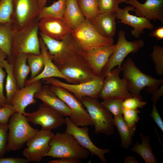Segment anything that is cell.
<instances>
[{"instance_id":"obj_25","label":"cell","mask_w":163,"mask_h":163,"mask_svg":"<svg viewBox=\"0 0 163 163\" xmlns=\"http://www.w3.org/2000/svg\"><path fill=\"white\" fill-rule=\"evenodd\" d=\"M7 60L12 65L13 74L18 89L23 87L30 72L27 62V54L21 53L11 56L8 57Z\"/></svg>"},{"instance_id":"obj_1","label":"cell","mask_w":163,"mask_h":163,"mask_svg":"<svg viewBox=\"0 0 163 163\" xmlns=\"http://www.w3.org/2000/svg\"><path fill=\"white\" fill-rule=\"evenodd\" d=\"M40 34L46 46L49 56L58 67L72 64L90 68L86 58L85 52L71 34L61 40L54 39L40 33Z\"/></svg>"},{"instance_id":"obj_51","label":"cell","mask_w":163,"mask_h":163,"mask_svg":"<svg viewBox=\"0 0 163 163\" xmlns=\"http://www.w3.org/2000/svg\"><path fill=\"white\" fill-rule=\"evenodd\" d=\"M118 3L120 4L121 3L126 2L128 0H117Z\"/></svg>"},{"instance_id":"obj_5","label":"cell","mask_w":163,"mask_h":163,"mask_svg":"<svg viewBox=\"0 0 163 163\" xmlns=\"http://www.w3.org/2000/svg\"><path fill=\"white\" fill-rule=\"evenodd\" d=\"M25 116L16 112L11 116L8 123L7 152L19 150L39 131L29 124Z\"/></svg>"},{"instance_id":"obj_43","label":"cell","mask_w":163,"mask_h":163,"mask_svg":"<svg viewBox=\"0 0 163 163\" xmlns=\"http://www.w3.org/2000/svg\"><path fill=\"white\" fill-rule=\"evenodd\" d=\"M156 104L153 103L152 111L150 115L157 125L163 132V122L159 113Z\"/></svg>"},{"instance_id":"obj_24","label":"cell","mask_w":163,"mask_h":163,"mask_svg":"<svg viewBox=\"0 0 163 163\" xmlns=\"http://www.w3.org/2000/svg\"><path fill=\"white\" fill-rule=\"evenodd\" d=\"M58 68L65 75L72 81L74 84L88 82L98 76L93 73L90 68L80 65L69 64Z\"/></svg>"},{"instance_id":"obj_12","label":"cell","mask_w":163,"mask_h":163,"mask_svg":"<svg viewBox=\"0 0 163 163\" xmlns=\"http://www.w3.org/2000/svg\"><path fill=\"white\" fill-rule=\"evenodd\" d=\"M121 72V69L117 67L113 69L105 76L100 98L103 100L116 98L124 100L132 96L128 90L125 81L120 77Z\"/></svg>"},{"instance_id":"obj_13","label":"cell","mask_w":163,"mask_h":163,"mask_svg":"<svg viewBox=\"0 0 163 163\" xmlns=\"http://www.w3.org/2000/svg\"><path fill=\"white\" fill-rule=\"evenodd\" d=\"M28 122L39 125L42 129L51 131L66 124V118L43 103L38 109L24 115Z\"/></svg>"},{"instance_id":"obj_35","label":"cell","mask_w":163,"mask_h":163,"mask_svg":"<svg viewBox=\"0 0 163 163\" xmlns=\"http://www.w3.org/2000/svg\"><path fill=\"white\" fill-rule=\"evenodd\" d=\"M123 101L119 99L109 98L103 100L100 104L114 117L122 115Z\"/></svg>"},{"instance_id":"obj_36","label":"cell","mask_w":163,"mask_h":163,"mask_svg":"<svg viewBox=\"0 0 163 163\" xmlns=\"http://www.w3.org/2000/svg\"><path fill=\"white\" fill-rule=\"evenodd\" d=\"M13 0H0V24L11 23Z\"/></svg>"},{"instance_id":"obj_18","label":"cell","mask_w":163,"mask_h":163,"mask_svg":"<svg viewBox=\"0 0 163 163\" xmlns=\"http://www.w3.org/2000/svg\"><path fill=\"white\" fill-rule=\"evenodd\" d=\"M115 45L113 44L97 47L85 52L86 60L93 73L101 76L102 69L113 52Z\"/></svg>"},{"instance_id":"obj_45","label":"cell","mask_w":163,"mask_h":163,"mask_svg":"<svg viewBox=\"0 0 163 163\" xmlns=\"http://www.w3.org/2000/svg\"><path fill=\"white\" fill-rule=\"evenodd\" d=\"M81 160L70 158H62L50 161L48 163H80Z\"/></svg>"},{"instance_id":"obj_23","label":"cell","mask_w":163,"mask_h":163,"mask_svg":"<svg viewBox=\"0 0 163 163\" xmlns=\"http://www.w3.org/2000/svg\"><path fill=\"white\" fill-rule=\"evenodd\" d=\"M116 13H100L89 21L102 35L113 39L116 31Z\"/></svg>"},{"instance_id":"obj_11","label":"cell","mask_w":163,"mask_h":163,"mask_svg":"<svg viewBox=\"0 0 163 163\" xmlns=\"http://www.w3.org/2000/svg\"><path fill=\"white\" fill-rule=\"evenodd\" d=\"M11 23L15 30H20L38 18L41 9L37 0H13Z\"/></svg>"},{"instance_id":"obj_31","label":"cell","mask_w":163,"mask_h":163,"mask_svg":"<svg viewBox=\"0 0 163 163\" xmlns=\"http://www.w3.org/2000/svg\"><path fill=\"white\" fill-rule=\"evenodd\" d=\"M3 67L5 69L6 73L5 89L7 104H10L11 101L18 88L13 74L12 64L6 60L3 63Z\"/></svg>"},{"instance_id":"obj_6","label":"cell","mask_w":163,"mask_h":163,"mask_svg":"<svg viewBox=\"0 0 163 163\" xmlns=\"http://www.w3.org/2000/svg\"><path fill=\"white\" fill-rule=\"evenodd\" d=\"M81 102L90 117L95 133L108 136L112 135L115 126L112 114L101 105L97 99L85 97Z\"/></svg>"},{"instance_id":"obj_27","label":"cell","mask_w":163,"mask_h":163,"mask_svg":"<svg viewBox=\"0 0 163 163\" xmlns=\"http://www.w3.org/2000/svg\"><path fill=\"white\" fill-rule=\"evenodd\" d=\"M115 126L118 129L121 140V146L128 149L132 144V138L136 129V126H129L124 120L122 115L114 116Z\"/></svg>"},{"instance_id":"obj_9","label":"cell","mask_w":163,"mask_h":163,"mask_svg":"<svg viewBox=\"0 0 163 163\" xmlns=\"http://www.w3.org/2000/svg\"><path fill=\"white\" fill-rule=\"evenodd\" d=\"M144 45L142 40L128 41L126 38L125 32L120 30L118 33V40L115 45L114 50L102 69L101 76L104 77L116 66L121 69V64L125 58L130 53L137 52Z\"/></svg>"},{"instance_id":"obj_8","label":"cell","mask_w":163,"mask_h":163,"mask_svg":"<svg viewBox=\"0 0 163 163\" xmlns=\"http://www.w3.org/2000/svg\"><path fill=\"white\" fill-rule=\"evenodd\" d=\"M104 77L97 76L85 82L71 84L62 82L54 78L42 80L44 83L63 88L73 94L80 101L85 97L97 99L99 97Z\"/></svg>"},{"instance_id":"obj_19","label":"cell","mask_w":163,"mask_h":163,"mask_svg":"<svg viewBox=\"0 0 163 163\" xmlns=\"http://www.w3.org/2000/svg\"><path fill=\"white\" fill-rule=\"evenodd\" d=\"M40 33L54 39L61 40L71 34L72 29L62 19L42 18L39 19Z\"/></svg>"},{"instance_id":"obj_22","label":"cell","mask_w":163,"mask_h":163,"mask_svg":"<svg viewBox=\"0 0 163 163\" xmlns=\"http://www.w3.org/2000/svg\"><path fill=\"white\" fill-rule=\"evenodd\" d=\"M34 97L64 117H69L71 114L68 107L51 90L48 85L43 86L36 93Z\"/></svg>"},{"instance_id":"obj_39","label":"cell","mask_w":163,"mask_h":163,"mask_svg":"<svg viewBox=\"0 0 163 163\" xmlns=\"http://www.w3.org/2000/svg\"><path fill=\"white\" fill-rule=\"evenodd\" d=\"M147 103L137 97L132 96L123 100L122 105L124 108L135 110L139 108H142Z\"/></svg>"},{"instance_id":"obj_15","label":"cell","mask_w":163,"mask_h":163,"mask_svg":"<svg viewBox=\"0 0 163 163\" xmlns=\"http://www.w3.org/2000/svg\"><path fill=\"white\" fill-rule=\"evenodd\" d=\"M66 133L73 136L79 144L88 150L93 155L97 156L104 163L107 162L104 155L109 152L107 149H101L97 147L91 140L88 134V126L81 128L73 123L69 117H66Z\"/></svg>"},{"instance_id":"obj_3","label":"cell","mask_w":163,"mask_h":163,"mask_svg":"<svg viewBox=\"0 0 163 163\" xmlns=\"http://www.w3.org/2000/svg\"><path fill=\"white\" fill-rule=\"evenodd\" d=\"M50 150L45 157L60 158H70L82 160L87 159L90 152L81 146L75 138L65 132H57L49 142Z\"/></svg>"},{"instance_id":"obj_41","label":"cell","mask_w":163,"mask_h":163,"mask_svg":"<svg viewBox=\"0 0 163 163\" xmlns=\"http://www.w3.org/2000/svg\"><path fill=\"white\" fill-rule=\"evenodd\" d=\"M15 112L13 106L9 104L0 108V123L7 125L11 116Z\"/></svg>"},{"instance_id":"obj_7","label":"cell","mask_w":163,"mask_h":163,"mask_svg":"<svg viewBox=\"0 0 163 163\" xmlns=\"http://www.w3.org/2000/svg\"><path fill=\"white\" fill-rule=\"evenodd\" d=\"M71 34L85 52L97 47L113 43V39L102 35L86 19L72 30Z\"/></svg>"},{"instance_id":"obj_16","label":"cell","mask_w":163,"mask_h":163,"mask_svg":"<svg viewBox=\"0 0 163 163\" xmlns=\"http://www.w3.org/2000/svg\"><path fill=\"white\" fill-rule=\"evenodd\" d=\"M42 80L36 81L19 89L12 98L10 104L16 112L24 115L27 107L35 104L36 101L35 95L42 87Z\"/></svg>"},{"instance_id":"obj_47","label":"cell","mask_w":163,"mask_h":163,"mask_svg":"<svg viewBox=\"0 0 163 163\" xmlns=\"http://www.w3.org/2000/svg\"><path fill=\"white\" fill-rule=\"evenodd\" d=\"M151 36L155 37L157 40H160L163 39V27L161 26L158 27L155 30L152 32L150 34Z\"/></svg>"},{"instance_id":"obj_48","label":"cell","mask_w":163,"mask_h":163,"mask_svg":"<svg viewBox=\"0 0 163 163\" xmlns=\"http://www.w3.org/2000/svg\"><path fill=\"white\" fill-rule=\"evenodd\" d=\"M7 57L8 56L6 53L0 49V66L3 68V63Z\"/></svg>"},{"instance_id":"obj_38","label":"cell","mask_w":163,"mask_h":163,"mask_svg":"<svg viewBox=\"0 0 163 163\" xmlns=\"http://www.w3.org/2000/svg\"><path fill=\"white\" fill-rule=\"evenodd\" d=\"M100 13H116L119 8V4L117 0H97Z\"/></svg>"},{"instance_id":"obj_50","label":"cell","mask_w":163,"mask_h":163,"mask_svg":"<svg viewBox=\"0 0 163 163\" xmlns=\"http://www.w3.org/2000/svg\"><path fill=\"white\" fill-rule=\"evenodd\" d=\"M48 0H37L38 3L41 8L46 6Z\"/></svg>"},{"instance_id":"obj_28","label":"cell","mask_w":163,"mask_h":163,"mask_svg":"<svg viewBox=\"0 0 163 163\" xmlns=\"http://www.w3.org/2000/svg\"><path fill=\"white\" fill-rule=\"evenodd\" d=\"M142 143L139 144L137 141L131 149L132 151L138 154L146 163H156L157 161L155 156L153 154L150 144V137L149 135L144 136L140 134Z\"/></svg>"},{"instance_id":"obj_2","label":"cell","mask_w":163,"mask_h":163,"mask_svg":"<svg viewBox=\"0 0 163 163\" xmlns=\"http://www.w3.org/2000/svg\"><path fill=\"white\" fill-rule=\"evenodd\" d=\"M121 70L129 92L132 96L142 100L140 92L144 88L146 87L145 90L152 94L163 83V79L154 78L142 72L130 58L124 62Z\"/></svg>"},{"instance_id":"obj_20","label":"cell","mask_w":163,"mask_h":163,"mask_svg":"<svg viewBox=\"0 0 163 163\" xmlns=\"http://www.w3.org/2000/svg\"><path fill=\"white\" fill-rule=\"evenodd\" d=\"M135 8L137 16L145 18L149 21L158 20L163 24V0H146L144 3L137 0H128L126 2Z\"/></svg>"},{"instance_id":"obj_32","label":"cell","mask_w":163,"mask_h":163,"mask_svg":"<svg viewBox=\"0 0 163 163\" xmlns=\"http://www.w3.org/2000/svg\"><path fill=\"white\" fill-rule=\"evenodd\" d=\"M78 3L83 15L89 21L100 13L97 0H78Z\"/></svg>"},{"instance_id":"obj_49","label":"cell","mask_w":163,"mask_h":163,"mask_svg":"<svg viewBox=\"0 0 163 163\" xmlns=\"http://www.w3.org/2000/svg\"><path fill=\"white\" fill-rule=\"evenodd\" d=\"M124 163H138V162L134 157L133 156H129L125 158Z\"/></svg>"},{"instance_id":"obj_33","label":"cell","mask_w":163,"mask_h":163,"mask_svg":"<svg viewBox=\"0 0 163 163\" xmlns=\"http://www.w3.org/2000/svg\"><path fill=\"white\" fill-rule=\"evenodd\" d=\"M27 62L31 72L30 79L38 75L42 71L44 65V58L42 53L27 54Z\"/></svg>"},{"instance_id":"obj_21","label":"cell","mask_w":163,"mask_h":163,"mask_svg":"<svg viewBox=\"0 0 163 163\" xmlns=\"http://www.w3.org/2000/svg\"><path fill=\"white\" fill-rule=\"evenodd\" d=\"M40 41L41 52L44 58V67L42 72L37 76L33 78L26 80L25 85L45 78L55 77L62 78L68 83L74 84L72 81L61 72L53 62L48 55L46 46L41 37L40 38Z\"/></svg>"},{"instance_id":"obj_29","label":"cell","mask_w":163,"mask_h":163,"mask_svg":"<svg viewBox=\"0 0 163 163\" xmlns=\"http://www.w3.org/2000/svg\"><path fill=\"white\" fill-rule=\"evenodd\" d=\"M14 30L11 23L0 24V49L6 53L8 57L11 56L12 39Z\"/></svg>"},{"instance_id":"obj_4","label":"cell","mask_w":163,"mask_h":163,"mask_svg":"<svg viewBox=\"0 0 163 163\" xmlns=\"http://www.w3.org/2000/svg\"><path fill=\"white\" fill-rule=\"evenodd\" d=\"M39 21L37 18L22 28L14 30L12 39L11 56L21 53H40L38 34Z\"/></svg>"},{"instance_id":"obj_34","label":"cell","mask_w":163,"mask_h":163,"mask_svg":"<svg viewBox=\"0 0 163 163\" xmlns=\"http://www.w3.org/2000/svg\"><path fill=\"white\" fill-rule=\"evenodd\" d=\"M155 65L156 73L159 76L163 75V46L154 45L153 50L150 55Z\"/></svg>"},{"instance_id":"obj_44","label":"cell","mask_w":163,"mask_h":163,"mask_svg":"<svg viewBox=\"0 0 163 163\" xmlns=\"http://www.w3.org/2000/svg\"><path fill=\"white\" fill-rule=\"evenodd\" d=\"M29 161L26 158L16 157L0 158V163H28Z\"/></svg>"},{"instance_id":"obj_46","label":"cell","mask_w":163,"mask_h":163,"mask_svg":"<svg viewBox=\"0 0 163 163\" xmlns=\"http://www.w3.org/2000/svg\"><path fill=\"white\" fill-rule=\"evenodd\" d=\"M152 97L151 98L153 103L156 104L159 99L160 97L163 94V83L161 85L160 88L154 91L152 94Z\"/></svg>"},{"instance_id":"obj_26","label":"cell","mask_w":163,"mask_h":163,"mask_svg":"<svg viewBox=\"0 0 163 163\" xmlns=\"http://www.w3.org/2000/svg\"><path fill=\"white\" fill-rule=\"evenodd\" d=\"M62 19L72 30L85 19L79 7L78 0H66L65 9Z\"/></svg>"},{"instance_id":"obj_30","label":"cell","mask_w":163,"mask_h":163,"mask_svg":"<svg viewBox=\"0 0 163 163\" xmlns=\"http://www.w3.org/2000/svg\"><path fill=\"white\" fill-rule=\"evenodd\" d=\"M66 7V0H58L50 5L41 8L38 16L39 19L42 18L62 19Z\"/></svg>"},{"instance_id":"obj_14","label":"cell","mask_w":163,"mask_h":163,"mask_svg":"<svg viewBox=\"0 0 163 163\" xmlns=\"http://www.w3.org/2000/svg\"><path fill=\"white\" fill-rule=\"evenodd\" d=\"M51 131L42 129L26 142L23 156L29 162H40L50 150L49 142L54 135Z\"/></svg>"},{"instance_id":"obj_37","label":"cell","mask_w":163,"mask_h":163,"mask_svg":"<svg viewBox=\"0 0 163 163\" xmlns=\"http://www.w3.org/2000/svg\"><path fill=\"white\" fill-rule=\"evenodd\" d=\"M140 112L138 109L132 110L123 107L122 116L127 125L130 127L136 126V123L139 119V113Z\"/></svg>"},{"instance_id":"obj_17","label":"cell","mask_w":163,"mask_h":163,"mask_svg":"<svg viewBox=\"0 0 163 163\" xmlns=\"http://www.w3.org/2000/svg\"><path fill=\"white\" fill-rule=\"evenodd\" d=\"M130 11H134L135 8L132 6H128L123 9L119 8L116 13V18L120 20L117 22L130 26L133 28L131 31V35L137 39L143 33L145 29L152 30L154 25L149 20L144 18L130 14Z\"/></svg>"},{"instance_id":"obj_42","label":"cell","mask_w":163,"mask_h":163,"mask_svg":"<svg viewBox=\"0 0 163 163\" xmlns=\"http://www.w3.org/2000/svg\"><path fill=\"white\" fill-rule=\"evenodd\" d=\"M6 73L0 66V108L7 104V99L4 93V83Z\"/></svg>"},{"instance_id":"obj_10","label":"cell","mask_w":163,"mask_h":163,"mask_svg":"<svg viewBox=\"0 0 163 163\" xmlns=\"http://www.w3.org/2000/svg\"><path fill=\"white\" fill-rule=\"evenodd\" d=\"M51 90L69 108L71 114L69 117L76 125L82 127L93 126L90 117L81 102L73 94L61 87L51 85Z\"/></svg>"},{"instance_id":"obj_40","label":"cell","mask_w":163,"mask_h":163,"mask_svg":"<svg viewBox=\"0 0 163 163\" xmlns=\"http://www.w3.org/2000/svg\"><path fill=\"white\" fill-rule=\"evenodd\" d=\"M8 129L7 125L0 123V158L7 152Z\"/></svg>"}]
</instances>
